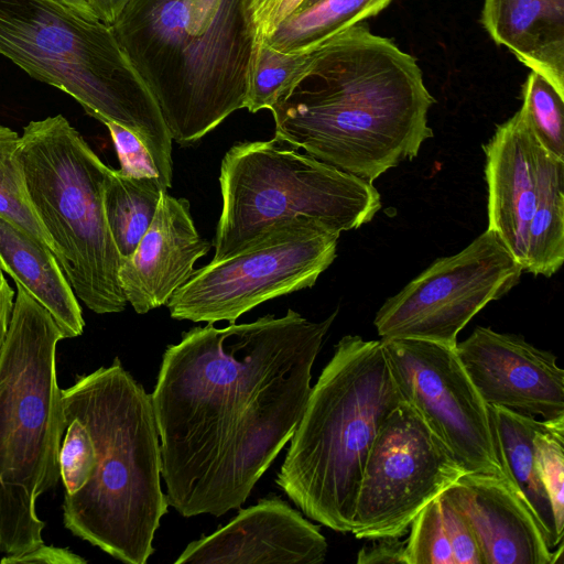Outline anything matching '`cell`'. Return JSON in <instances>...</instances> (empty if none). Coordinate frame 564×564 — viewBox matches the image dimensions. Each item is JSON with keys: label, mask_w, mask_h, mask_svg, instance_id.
Here are the masks:
<instances>
[{"label": "cell", "mask_w": 564, "mask_h": 564, "mask_svg": "<svg viewBox=\"0 0 564 564\" xmlns=\"http://www.w3.org/2000/svg\"><path fill=\"white\" fill-rule=\"evenodd\" d=\"M337 312L193 327L163 352L151 393L169 506L184 518L239 509L293 435Z\"/></svg>", "instance_id": "obj_1"}, {"label": "cell", "mask_w": 564, "mask_h": 564, "mask_svg": "<svg viewBox=\"0 0 564 564\" xmlns=\"http://www.w3.org/2000/svg\"><path fill=\"white\" fill-rule=\"evenodd\" d=\"M301 79L270 109L274 140L372 183L433 137L415 58L361 22L302 52Z\"/></svg>", "instance_id": "obj_2"}, {"label": "cell", "mask_w": 564, "mask_h": 564, "mask_svg": "<svg viewBox=\"0 0 564 564\" xmlns=\"http://www.w3.org/2000/svg\"><path fill=\"white\" fill-rule=\"evenodd\" d=\"M111 26L178 144L246 108L257 65L246 0H129Z\"/></svg>", "instance_id": "obj_3"}, {"label": "cell", "mask_w": 564, "mask_h": 564, "mask_svg": "<svg viewBox=\"0 0 564 564\" xmlns=\"http://www.w3.org/2000/svg\"><path fill=\"white\" fill-rule=\"evenodd\" d=\"M63 412L88 427L97 463L87 484L64 495L63 524L127 564H145L167 512L151 394L116 357L61 389Z\"/></svg>", "instance_id": "obj_4"}, {"label": "cell", "mask_w": 564, "mask_h": 564, "mask_svg": "<svg viewBox=\"0 0 564 564\" xmlns=\"http://www.w3.org/2000/svg\"><path fill=\"white\" fill-rule=\"evenodd\" d=\"M403 402L381 340L344 336L312 387L276 485L307 518L350 532L373 441Z\"/></svg>", "instance_id": "obj_5"}, {"label": "cell", "mask_w": 564, "mask_h": 564, "mask_svg": "<svg viewBox=\"0 0 564 564\" xmlns=\"http://www.w3.org/2000/svg\"><path fill=\"white\" fill-rule=\"evenodd\" d=\"M0 55L99 120L134 133L172 186V137L160 107L111 25L53 0H0Z\"/></svg>", "instance_id": "obj_6"}, {"label": "cell", "mask_w": 564, "mask_h": 564, "mask_svg": "<svg viewBox=\"0 0 564 564\" xmlns=\"http://www.w3.org/2000/svg\"><path fill=\"white\" fill-rule=\"evenodd\" d=\"M0 359V552L20 555L44 543L37 498L59 476L64 434L56 347L63 335L22 286Z\"/></svg>", "instance_id": "obj_7"}, {"label": "cell", "mask_w": 564, "mask_h": 564, "mask_svg": "<svg viewBox=\"0 0 564 564\" xmlns=\"http://www.w3.org/2000/svg\"><path fill=\"white\" fill-rule=\"evenodd\" d=\"M19 155L33 209L76 297L97 314L122 312L121 258L104 210L110 167L62 115L29 122Z\"/></svg>", "instance_id": "obj_8"}, {"label": "cell", "mask_w": 564, "mask_h": 564, "mask_svg": "<svg viewBox=\"0 0 564 564\" xmlns=\"http://www.w3.org/2000/svg\"><path fill=\"white\" fill-rule=\"evenodd\" d=\"M219 185L213 261L297 219L340 235L371 221L381 208L372 183L274 139L235 143L223 158Z\"/></svg>", "instance_id": "obj_9"}, {"label": "cell", "mask_w": 564, "mask_h": 564, "mask_svg": "<svg viewBox=\"0 0 564 564\" xmlns=\"http://www.w3.org/2000/svg\"><path fill=\"white\" fill-rule=\"evenodd\" d=\"M339 235L310 219L279 226L240 252L195 270L166 306L174 319L235 323L265 301L312 288Z\"/></svg>", "instance_id": "obj_10"}, {"label": "cell", "mask_w": 564, "mask_h": 564, "mask_svg": "<svg viewBox=\"0 0 564 564\" xmlns=\"http://www.w3.org/2000/svg\"><path fill=\"white\" fill-rule=\"evenodd\" d=\"M522 272L499 237L487 229L389 297L376 314L377 333L381 339H420L455 348L459 332L489 302L516 286Z\"/></svg>", "instance_id": "obj_11"}, {"label": "cell", "mask_w": 564, "mask_h": 564, "mask_svg": "<svg viewBox=\"0 0 564 564\" xmlns=\"http://www.w3.org/2000/svg\"><path fill=\"white\" fill-rule=\"evenodd\" d=\"M464 474L419 413L401 403L371 446L350 533L367 540L404 536L416 514Z\"/></svg>", "instance_id": "obj_12"}, {"label": "cell", "mask_w": 564, "mask_h": 564, "mask_svg": "<svg viewBox=\"0 0 564 564\" xmlns=\"http://www.w3.org/2000/svg\"><path fill=\"white\" fill-rule=\"evenodd\" d=\"M404 399L465 473L505 475L489 406L455 348L420 339H380Z\"/></svg>", "instance_id": "obj_13"}, {"label": "cell", "mask_w": 564, "mask_h": 564, "mask_svg": "<svg viewBox=\"0 0 564 564\" xmlns=\"http://www.w3.org/2000/svg\"><path fill=\"white\" fill-rule=\"evenodd\" d=\"M455 351L487 405L547 421L564 417V370L551 351L482 326L457 341Z\"/></svg>", "instance_id": "obj_14"}, {"label": "cell", "mask_w": 564, "mask_h": 564, "mask_svg": "<svg viewBox=\"0 0 564 564\" xmlns=\"http://www.w3.org/2000/svg\"><path fill=\"white\" fill-rule=\"evenodd\" d=\"M327 550L319 527L272 495L188 543L175 564H321Z\"/></svg>", "instance_id": "obj_15"}, {"label": "cell", "mask_w": 564, "mask_h": 564, "mask_svg": "<svg viewBox=\"0 0 564 564\" xmlns=\"http://www.w3.org/2000/svg\"><path fill=\"white\" fill-rule=\"evenodd\" d=\"M442 496L464 517L484 564L562 563L522 495L505 475L465 473Z\"/></svg>", "instance_id": "obj_16"}, {"label": "cell", "mask_w": 564, "mask_h": 564, "mask_svg": "<svg viewBox=\"0 0 564 564\" xmlns=\"http://www.w3.org/2000/svg\"><path fill=\"white\" fill-rule=\"evenodd\" d=\"M210 247L195 227L188 200L163 192L150 227L121 260L118 276L127 302L138 314L166 305Z\"/></svg>", "instance_id": "obj_17"}, {"label": "cell", "mask_w": 564, "mask_h": 564, "mask_svg": "<svg viewBox=\"0 0 564 564\" xmlns=\"http://www.w3.org/2000/svg\"><path fill=\"white\" fill-rule=\"evenodd\" d=\"M482 149L488 186L487 229L499 237L523 271L528 227L536 203L544 149L521 109L497 126Z\"/></svg>", "instance_id": "obj_18"}, {"label": "cell", "mask_w": 564, "mask_h": 564, "mask_svg": "<svg viewBox=\"0 0 564 564\" xmlns=\"http://www.w3.org/2000/svg\"><path fill=\"white\" fill-rule=\"evenodd\" d=\"M490 37L564 96V0H485Z\"/></svg>", "instance_id": "obj_19"}, {"label": "cell", "mask_w": 564, "mask_h": 564, "mask_svg": "<svg viewBox=\"0 0 564 564\" xmlns=\"http://www.w3.org/2000/svg\"><path fill=\"white\" fill-rule=\"evenodd\" d=\"M0 270L48 311L64 338L83 334L82 307L52 250L2 216Z\"/></svg>", "instance_id": "obj_20"}, {"label": "cell", "mask_w": 564, "mask_h": 564, "mask_svg": "<svg viewBox=\"0 0 564 564\" xmlns=\"http://www.w3.org/2000/svg\"><path fill=\"white\" fill-rule=\"evenodd\" d=\"M489 412L503 471L534 513L547 545L555 550L564 536L556 530L552 505L534 460L533 438L541 420L497 406H489Z\"/></svg>", "instance_id": "obj_21"}, {"label": "cell", "mask_w": 564, "mask_h": 564, "mask_svg": "<svg viewBox=\"0 0 564 564\" xmlns=\"http://www.w3.org/2000/svg\"><path fill=\"white\" fill-rule=\"evenodd\" d=\"M564 261V160L544 150L523 272L550 278Z\"/></svg>", "instance_id": "obj_22"}, {"label": "cell", "mask_w": 564, "mask_h": 564, "mask_svg": "<svg viewBox=\"0 0 564 564\" xmlns=\"http://www.w3.org/2000/svg\"><path fill=\"white\" fill-rule=\"evenodd\" d=\"M391 1L318 0L296 11L263 43L284 54L306 52L335 34L375 17Z\"/></svg>", "instance_id": "obj_23"}, {"label": "cell", "mask_w": 564, "mask_h": 564, "mask_svg": "<svg viewBox=\"0 0 564 564\" xmlns=\"http://www.w3.org/2000/svg\"><path fill=\"white\" fill-rule=\"evenodd\" d=\"M163 192L167 191L155 180L131 177L110 167L104 186V210L121 260L132 254L150 227Z\"/></svg>", "instance_id": "obj_24"}, {"label": "cell", "mask_w": 564, "mask_h": 564, "mask_svg": "<svg viewBox=\"0 0 564 564\" xmlns=\"http://www.w3.org/2000/svg\"><path fill=\"white\" fill-rule=\"evenodd\" d=\"M20 135L0 124V216L55 253V247L31 204L19 155Z\"/></svg>", "instance_id": "obj_25"}, {"label": "cell", "mask_w": 564, "mask_h": 564, "mask_svg": "<svg viewBox=\"0 0 564 564\" xmlns=\"http://www.w3.org/2000/svg\"><path fill=\"white\" fill-rule=\"evenodd\" d=\"M520 109L541 147L564 160V96L531 70L523 84Z\"/></svg>", "instance_id": "obj_26"}, {"label": "cell", "mask_w": 564, "mask_h": 564, "mask_svg": "<svg viewBox=\"0 0 564 564\" xmlns=\"http://www.w3.org/2000/svg\"><path fill=\"white\" fill-rule=\"evenodd\" d=\"M533 447L538 475L549 495L556 530L564 536V417L541 420Z\"/></svg>", "instance_id": "obj_27"}, {"label": "cell", "mask_w": 564, "mask_h": 564, "mask_svg": "<svg viewBox=\"0 0 564 564\" xmlns=\"http://www.w3.org/2000/svg\"><path fill=\"white\" fill-rule=\"evenodd\" d=\"M405 540L406 564H455L443 521L441 496L413 519Z\"/></svg>", "instance_id": "obj_28"}, {"label": "cell", "mask_w": 564, "mask_h": 564, "mask_svg": "<svg viewBox=\"0 0 564 564\" xmlns=\"http://www.w3.org/2000/svg\"><path fill=\"white\" fill-rule=\"evenodd\" d=\"M64 438L59 448V476L65 495L82 489L94 474L97 451L87 425L76 415L64 413Z\"/></svg>", "instance_id": "obj_29"}, {"label": "cell", "mask_w": 564, "mask_h": 564, "mask_svg": "<svg viewBox=\"0 0 564 564\" xmlns=\"http://www.w3.org/2000/svg\"><path fill=\"white\" fill-rule=\"evenodd\" d=\"M120 162V172L135 178H150L158 181L165 189L160 173L152 161L150 153L141 140L122 126L105 120Z\"/></svg>", "instance_id": "obj_30"}, {"label": "cell", "mask_w": 564, "mask_h": 564, "mask_svg": "<svg viewBox=\"0 0 564 564\" xmlns=\"http://www.w3.org/2000/svg\"><path fill=\"white\" fill-rule=\"evenodd\" d=\"M306 0H246V12L257 56L261 44L301 9Z\"/></svg>", "instance_id": "obj_31"}, {"label": "cell", "mask_w": 564, "mask_h": 564, "mask_svg": "<svg viewBox=\"0 0 564 564\" xmlns=\"http://www.w3.org/2000/svg\"><path fill=\"white\" fill-rule=\"evenodd\" d=\"M441 502L455 564H484L478 542L467 521L442 495Z\"/></svg>", "instance_id": "obj_32"}, {"label": "cell", "mask_w": 564, "mask_h": 564, "mask_svg": "<svg viewBox=\"0 0 564 564\" xmlns=\"http://www.w3.org/2000/svg\"><path fill=\"white\" fill-rule=\"evenodd\" d=\"M405 540L401 538L368 539L357 555L358 564H406Z\"/></svg>", "instance_id": "obj_33"}, {"label": "cell", "mask_w": 564, "mask_h": 564, "mask_svg": "<svg viewBox=\"0 0 564 564\" xmlns=\"http://www.w3.org/2000/svg\"><path fill=\"white\" fill-rule=\"evenodd\" d=\"M1 564H86L87 560L72 552L67 547L45 545L22 553L20 555H4Z\"/></svg>", "instance_id": "obj_34"}, {"label": "cell", "mask_w": 564, "mask_h": 564, "mask_svg": "<svg viewBox=\"0 0 564 564\" xmlns=\"http://www.w3.org/2000/svg\"><path fill=\"white\" fill-rule=\"evenodd\" d=\"M14 291L0 270V359L7 340L13 311Z\"/></svg>", "instance_id": "obj_35"}, {"label": "cell", "mask_w": 564, "mask_h": 564, "mask_svg": "<svg viewBox=\"0 0 564 564\" xmlns=\"http://www.w3.org/2000/svg\"><path fill=\"white\" fill-rule=\"evenodd\" d=\"M100 21L111 25L129 0H87Z\"/></svg>", "instance_id": "obj_36"}, {"label": "cell", "mask_w": 564, "mask_h": 564, "mask_svg": "<svg viewBox=\"0 0 564 564\" xmlns=\"http://www.w3.org/2000/svg\"><path fill=\"white\" fill-rule=\"evenodd\" d=\"M59 6L68 9L75 14L88 19V20H98L97 13L94 11L91 6L87 0H53Z\"/></svg>", "instance_id": "obj_37"}, {"label": "cell", "mask_w": 564, "mask_h": 564, "mask_svg": "<svg viewBox=\"0 0 564 564\" xmlns=\"http://www.w3.org/2000/svg\"><path fill=\"white\" fill-rule=\"evenodd\" d=\"M317 1H318V0H306V1L304 2V4L301 7V9H303V8H305V7H308V6H311V4H313V3L317 2Z\"/></svg>", "instance_id": "obj_38"}]
</instances>
